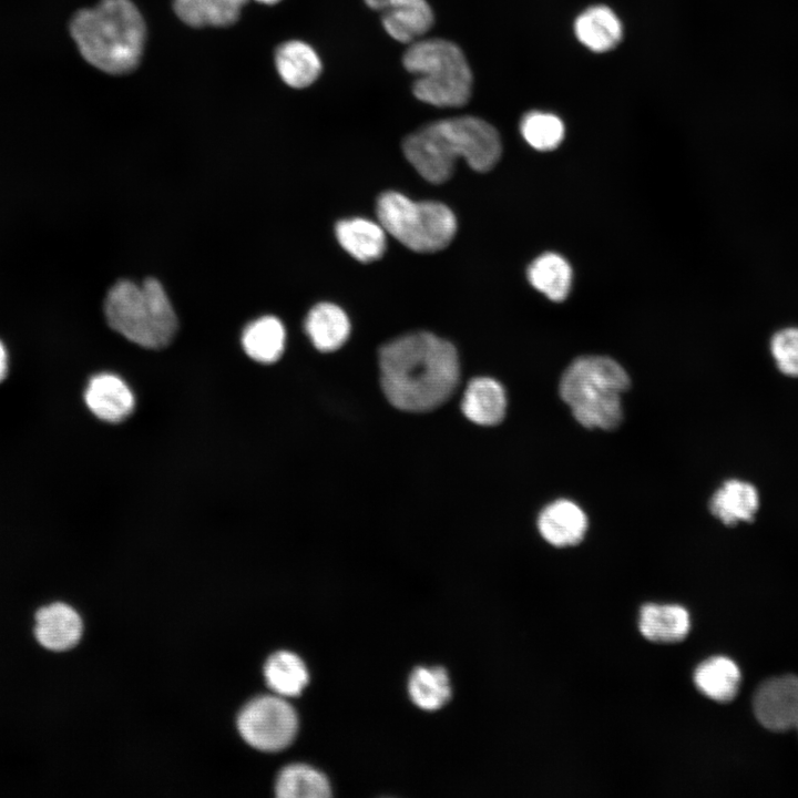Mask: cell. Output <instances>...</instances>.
Masks as SVG:
<instances>
[{"label":"cell","instance_id":"obj_1","mask_svg":"<svg viewBox=\"0 0 798 798\" xmlns=\"http://www.w3.org/2000/svg\"><path fill=\"white\" fill-rule=\"evenodd\" d=\"M381 386L398 409L437 408L456 390L460 366L454 346L428 331L400 336L379 350Z\"/></svg>","mask_w":798,"mask_h":798},{"label":"cell","instance_id":"obj_2","mask_svg":"<svg viewBox=\"0 0 798 798\" xmlns=\"http://www.w3.org/2000/svg\"><path fill=\"white\" fill-rule=\"evenodd\" d=\"M402 151L426 181L441 184L452 176L458 158L477 172L490 171L501 156L502 145L491 124L467 115L422 126L405 139Z\"/></svg>","mask_w":798,"mask_h":798},{"label":"cell","instance_id":"obj_3","mask_svg":"<svg viewBox=\"0 0 798 798\" xmlns=\"http://www.w3.org/2000/svg\"><path fill=\"white\" fill-rule=\"evenodd\" d=\"M70 32L85 61L110 74L137 66L146 37L144 20L130 0H101L79 10Z\"/></svg>","mask_w":798,"mask_h":798},{"label":"cell","instance_id":"obj_4","mask_svg":"<svg viewBox=\"0 0 798 798\" xmlns=\"http://www.w3.org/2000/svg\"><path fill=\"white\" fill-rule=\"evenodd\" d=\"M104 311L110 327L130 341L161 349L173 339L177 318L161 283L120 280L109 290Z\"/></svg>","mask_w":798,"mask_h":798},{"label":"cell","instance_id":"obj_5","mask_svg":"<svg viewBox=\"0 0 798 798\" xmlns=\"http://www.w3.org/2000/svg\"><path fill=\"white\" fill-rule=\"evenodd\" d=\"M402 63L415 75L412 92L418 100L441 108L469 101L472 73L453 42L439 38L417 41L406 50Z\"/></svg>","mask_w":798,"mask_h":798},{"label":"cell","instance_id":"obj_6","mask_svg":"<svg viewBox=\"0 0 798 798\" xmlns=\"http://www.w3.org/2000/svg\"><path fill=\"white\" fill-rule=\"evenodd\" d=\"M376 212L386 233L417 253L441 250L457 233L456 215L440 202H416L388 191L378 197Z\"/></svg>","mask_w":798,"mask_h":798},{"label":"cell","instance_id":"obj_7","mask_svg":"<svg viewBox=\"0 0 798 798\" xmlns=\"http://www.w3.org/2000/svg\"><path fill=\"white\" fill-rule=\"evenodd\" d=\"M630 377L615 360L603 356L575 359L563 372L559 386L562 400L571 407L612 395L630 387Z\"/></svg>","mask_w":798,"mask_h":798},{"label":"cell","instance_id":"obj_8","mask_svg":"<svg viewBox=\"0 0 798 798\" xmlns=\"http://www.w3.org/2000/svg\"><path fill=\"white\" fill-rule=\"evenodd\" d=\"M298 727L294 708L282 696H262L249 702L238 716V730L253 747L277 751L287 747Z\"/></svg>","mask_w":798,"mask_h":798},{"label":"cell","instance_id":"obj_9","mask_svg":"<svg viewBox=\"0 0 798 798\" xmlns=\"http://www.w3.org/2000/svg\"><path fill=\"white\" fill-rule=\"evenodd\" d=\"M758 722L773 732H798V677L784 675L764 682L754 696Z\"/></svg>","mask_w":798,"mask_h":798},{"label":"cell","instance_id":"obj_10","mask_svg":"<svg viewBox=\"0 0 798 798\" xmlns=\"http://www.w3.org/2000/svg\"><path fill=\"white\" fill-rule=\"evenodd\" d=\"M372 10L381 12L387 33L399 42H411L433 24V12L426 0H365Z\"/></svg>","mask_w":798,"mask_h":798},{"label":"cell","instance_id":"obj_11","mask_svg":"<svg viewBox=\"0 0 798 798\" xmlns=\"http://www.w3.org/2000/svg\"><path fill=\"white\" fill-rule=\"evenodd\" d=\"M84 401L90 411L108 422H120L134 409V395L123 379L114 374L93 376L84 391Z\"/></svg>","mask_w":798,"mask_h":798},{"label":"cell","instance_id":"obj_12","mask_svg":"<svg viewBox=\"0 0 798 798\" xmlns=\"http://www.w3.org/2000/svg\"><path fill=\"white\" fill-rule=\"evenodd\" d=\"M82 630L80 615L65 603H52L40 607L35 613V638L49 651L70 649L80 641Z\"/></svg>","mask_w":798,"mask_h":798},{"label":"cell","instance_id":"obj_13","mask_svg":"<svg viewBox=\"0 0 798 798\" xmlns=\"http://www.w3.org/2000/svg\"><path fill=\"white\" fill-rule=\"evenodd\" d=\"M538 529L541 536L556 548L580 543L587 530L584 511L574 502L560 499L548 504L539 514Z\"/></svg>","mask_w":798,"mask_h":798},{"label":"cell","instance_id":"obj_14","mask_svg":"<svg viewBox=\"0 0 798 798\" xmlns=\"http://www.w3.org/2000/svg\"><path fill=\"white\" fill-rule=\"evenodd\" d=\"M759 507L757 488L740 479L726 480L709 500L712 514L727 526L753 522Z\"/></svg>","mask_w":798,"mask_h":798},{"label":"cell","instance_id":"obj_15","mask_svg":"<svg viewBox=\"0 0 798 798\" xmlns=\"http://www.w3.org/2000/svg\"><path fill=\"white\" fill-rule=\"evenodd\" d=\"M638 630L653 643L674 644L686 638L690 631L688 611L678 604H644L640 610Z\"/></svg>","mask_w":798,"mask_h":798},{"label":"cell","instance_id":"obj_16","mask_svg":"<svg viewBox=\"0 0 798 798\" xmlns=\"http://www.w3.org/2000/svg\"><path fill=\"white\" fill-rule=\"evenodd\" d=\"M335 233L341 247L361 263L377 260L386 250V231L380 223L346 218L336 224Z\"/></svg>","mask_w":798,"mask_h":798},{"label":"cell","instance_id":"obj_17","mask_svg":"<svg viewBox=\"0 0 798 798\" xmlns=\"http://www.w3.org/2000/svg\"><path fill=\"white\" fill-rule=\"evenodd\" d=\"M461 407L464 416L477 424H498L505 415V391L492 378H474L466 388Z\"/></svg>","mask_w":798,"mask_h":798},{"label":"cell","instance_id":"obj_18","mask_svg":"<svg viewBox=\"0 0 798 798\" xmlns=\"http://www.w3.org/2000/svg\"><path fill=\"white\" fill-rule=\"evenodd\" d=\"M305 330L318 350L329 352L337 350L347 341L350 323L339 306L319 303L309 310L305 320Z\"/></svg>","mask_w":798,"mask_h":798},{"label":"cell","instance_id":"obj_19","mask_svg":"<svg viewBox=\"0 0 798 798\" xmlns=\"http://www.w3.org/2000/svg\"><path fill=\"white\" fill-rule=\"evenodd\" d=\"M275 64L283 81L296 89L310 85L321 71L316 51L297 40L284 42L276 49Z\"/></svg>","mask_w":798,"mask_h":798},{"label":"cell","instance_id":"obj_20","mask_svg":"<svg viewBox=\"0 0 798 798\" xmlns=\"http://www.w3.org/2000/svg\"><path fill=\"white\" fill-rule=\"evenodd\" d=\"M574 31L579 41L594 52L608 51L622 39L621 21L605 6L583 11L575 20Z\"/></svg>","mask_w":798,"mask_h":798},{"label":"cell","instance_id":"obj_21","mask_svg":"<svg viewBox=\"0 0 798 798\" xmlns=\"http://www.w3.org/2000/svg\"><path fill=\"white\" fill-rule=\"evenodd\" d=\"M694 684L707 698L718 703H728L738 692L740 671L730 658L714 656L696 667Z\"/></svg>","mask_w":798,"mask_h":798},{"label":"cell","instance_id":"obj_22","mask_svg":"<svg viewBox=\"0 0 798 798\" xmlns=\"http://www.w3.org/2000/svg\"><path fill=\"white\" fill-rule=\"evenodd\" d=\"M285 339L283 323L274 316H264L245 327L242 345L246 355L253 360L273 364L283 355Z\"/></svg>","mask_w":798,"mask_h":798},{"label":"cell","instance_id":"obj_23","mask_svg":"<svg viewBox=\"0 0 798 798\" xmlns=\"http://www.w3.org/2000/svg\"><path fill=\"white\" fill-rule=\"evenodd\" d=\"M247 0H174L177 17L193 28L228 27L235 23Z\"/></svg>","mask_w":798,"mask_h":798},{"label":"cell","instance_id":"obj_24","mask_svg":"<svg viewBox=\"0 0 798 798\" xmlns=\"http://www.w3.org/2000/svg\"><path fill=\"white\" fill-rule=\"evenodd\" d=\"M530 284L553 301H562L570 293L572 269L565 258L545 253L535 258L528 268Z\"/></svg>","mask_w":798,"mask_h":798},{"label":"cell","instance_id":"obj_25","mask_svg":"<svg viewBox=\"0 0 798 798\" xmlns=\"http://www.w3.org/2000/svg\"><path fill=\"white\" fill-rule=\"evenodd\" d=\"M265 678L278 696L291 697L300 694L307 685L308 672L296 654L282 651L268 658L265 665Z\"/></svg>","mask_w":798,"mask_h":798},{"label":"cell","instance_id":"obj_26","mask_svg":"<svg viewBox=\"0 0 798 798\" xmlns=\"http://www.w3.org/2000/svg\"><path fill=\"white\" fill-rule=\"evenodd\" d=\"M282 798H325L330 796L327 778L310 766L295 764L282 770L276 782Z\"/></svg>","mask_w":798,"mask_h":798},{"label":"cell","instance_id":"obj_27","mask_svg":"<svg viewBox=\"0 0 798 798\" xmlns=\"http://www.w3.org/2000/svg\"><path fill=\"white\" fill-rule=\"evenodd\" d=\"M409 694L422 709L442 707L451 696L449 677L442 667H418L409 679Z\"/></svg>","mask_w":798,"mask_h":798},{"label":"cell","instance_id":"obj_28","mask_svg":"<svg viewBox=\"0 0 798 798\" xmlns=\"http://www.w3.org/2000/svg\"><path fill=\"white\" fill-rule=\"evenodd\" d=\"M520 130L529 145L539 151H550L560 145L565 129L561 119L541 111L526 113L521 121Z\"/></svg>","mask_w":798,"mask_h":798},{"label":"cell","instance_id":"obj_29","mask_svg":"<svg viewBox=\"0 0 798 798\" xmlns=\"http://www.w3.org/2000/svg\"><path fill=\"white\" fill-rule=\"evenodd\" d=\"M575 420L586 428L612 430L623 418L621 395L575 405L571 407Z\"/></svg>","mask_w":798,"mask_h":798},{"label":"cell","instance_id":"obj_30","mask_svg":"<svg viewBox=\"0 0 798 798\" xmlns=\"http://www.w3.org/2000/svg\"><path fill=\"white\" fill-rule=\"evenodd\" d=\"M769 351L782 375L798 378V326L776 330L769 340Z\"/></svg>","mask_w":798,"mask_h":798},{"label":"cell","instance_id":"obj_31","mask_svg":"<svg viewBox=\"0 0 798 798\" xmlns=\"http://www.w3.org/2000/svg\"><path fill=\"white\" fill-rule=\"evenodd\" d=\"M8 374V354L4 345L0 341V382Z\"/></svg>","mask_w":798,"mask_h":798},{"label":"cell","instance_id":"obj_32","mask_svg":"<svg viewBox=\"0 0 798 798\" xmlns=\"http://www.w3.org/2000/svg\"><path fill=\"white\" fill-rule=\"evenodd\" d=\"M256 1L262 2V3H266V4H274V3H276V2H278V1H280V0H256Z\"/></svg>","mask_w":798,"mask_h":798}]
</instances>
